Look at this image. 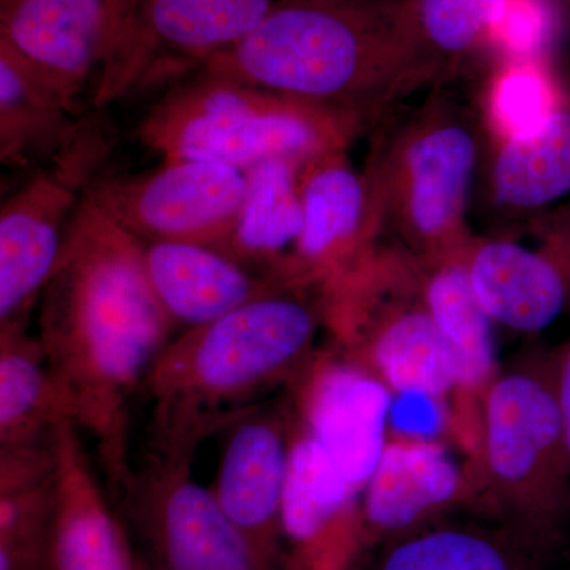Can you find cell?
Returning <instances> with one entry per match:
<instances>
[{"instance_id":"cell-18","label":"cell","mask_w":570,"mask_h":570,"mask_svg":"<svg viewBox=\"0 0 570 570\" xmlns=\"http://www.w3.org/2000/svg\"><path fill=\"white\" fill-rule=\"evenodd\" d=\"M56 489L51 570H145L115 502L97 479L81 430H52Z\"/></svg>"},{"instance_id":"cell-12","label":"cell","mask_w":570,"mask_h":570,"mask_svg":"<svg viewBox=\"0 0 570 570\" xmlns=\"http://www.w3.org/2000/svg\"><path fill=\"white\" fill-rule=\"evenodd\" d=\"M469 272L494 324L538 335L570 309V200L475 234Z\"/></svg>"},{"instance_id":"cell-5","label":"cell","mask_w":570,"mask_h":570,"mask_svg":"<svg viewBox=\"0 0 570 570\" xmlns=\"http://www.w3.org/2000/svg\"><path fill=\"white\" fill-rule=\"evenodd\" d=\"M557 347L502 367L479 403L471 456L478 509L560 549L570 530V456L554 382Z\"/></svg>"},{"instance_id":"cell-22","label":"cell","mask_w":570,"mask_h":570,"mask_svg":"<svg viewBox=\"0 0 570 570\" xmlns=\"http://www.w3.org/2000/svg\"><path fill=\"white\" fill-rule=\"evenodd\" d=\"M80 111L39 70L0 41V163L40 170L75 140Z\"/></svg>"},{"instance_id":"cell-8","label":"cell","mask_w":570,"mask_h":570,"mask_svg":"<svg viewBox=\"0 0 570 570\" xmlns=\"http://www.w3.org/2000/svg\"><path fill=\"white\" fill-rule=\"evenodd\" d=\"M322 303L330 343L393 395L456 396L455 358L423 299L417 257L381 242Z\"/></svg>"},{"instance_id":"cell-15","label":"cell","mask_w":570,"mask_h":570,"mask_svg":"<svg viewBox=\"0 0 570 570\" xmlns=\"http://www.w3.org/2000/svg\"><path fill=\"white\" fill-rule=\"evenodd\" d=\"M285 392L299 425L363 493L387 448L395 395L333 344Z\"/></svg>"},{"instance_id":"cell-20","label":"cell","mask_w":570,"mask_h":570,"mask_svg":"<svg viewBox=\"0 0 570 570\" xmlns=\"http://www.w3.org/2000/svg\"><path fill=\"white\" fill-rule=\"evenodd\" d=\"M146 275L176 328H194L279 288L292 287L198 243L142 242Z\"/></svg>"},{"instance_id":"cell-6","label":"cell","mask_w":570,"mask_h":570,"mask_svg":"<svg viewBox=\"0 0 570 570\" xmlns=\"http://www.w3.org/2000/svg\"><path fill=\"white\" fill-rule=\"evenodd\" d=\"M370 130L352 112L197 71L149 108L138 138L163 160H209L247 171L268 160L305 164L347 151Z\"/></svg>"},{"instance_id":"cell-10","label":"cell","mask_w":570,"mask_h":570,"mask_svg":"<svg viewBox=\"0 0 570 570\" xmlns=\"http://www.w3.org/2000/svg\"><path fill=\"white\" fill-rule=\"evenodd\" d=\"M97 112H86L75 140L3 200L0 325L29 322L59 264L70 225L110 156L115 135Z\"/></svg>"},{"instance_id":"cell-3","label":"cell","mask_w":570,"mask_h":570,"mask_svg":"<svg viewBox=\"0 0 570 570\" xmlns=\"http://www.w3.org/2000/svg\"><path fill=\"white\" fill-rule=\"evenodd\" d=\"M365 171L382 239L417 258L468 249L469 206L487 153L478 100L456 86H436L401 104L370 132Z\"/></svg>"},{"instance_id":"cell-23","label":"cell","mask_w":570,"mask_h":570,"mask_svg":"<svg viewBox=\"0 0 570 570\" xmlns=\"http://www.w3.org/2000/svg\"><path fill=\"white\" fill-rule=\"evenodd\" d=\"M51 436L0 445V570H51Z\"/></svg>"},{"instance_id":"cell-24","label":"cell","mask_w":570,"mask_h":570,"mask_svg":"<svg viewBox=\"0 0 570 570\" xmlns=\"http://www.w3.org/2000/svg\"><path fill=\"white\" fill-rule=\"evenodd\" d=\"M468 249L436 258H419L423 299L456 363V396L480 403L497 376L493 328L498 326L480 302Z\"/></svg>"},{"instance_id":"cell-4","label":"cell","mask_w":570,"mask_h":570,"mask_svg":"<svg viewBox=\"0 0 570 570\" xmlns=\"http://www.w3.org/2000/svg\"><path fill=\"white\" fill-rule=\"evenodd\" d=\"M322 333L321 295L279 288L174 336L142 392L153 414L206 423L217 434L234 412L291 387L322 347Z\"/></svg>"},{"instance_id":"cell-17","label":"cell","mask_w":570,"mask_h":570,"mask_svg":"<svg viewBox=\"0 0 570 570\" xmlns=\"http://www.w3.org/2000/svg\"><path fill=\"white\" fill-rule=\"evenodd\" d=\"M466 509L478 510L471 460L461 466L434 439L390 436L363 491V551Z\"/></svg>"},{"instance_id":"cell-7","label":"cell","mask_w":570,"mask_h":570,"mask_svg":"<svg viewBox=\"0 0 570 570\" xmlns=\"http://www.w3.org/2000/svg\"><path fill=\"white\" fill-rule=\"evenodd\" d=\"M208 436L205 426L151 417L141 449L110 491L142 568L284 570L194 478L195 452Z\"/></svg>"},{"instance_id":"cell-30","label":"cell","mask_w":570,"mask_h":570,"mask_svg":"<svg viewBox=\"0 0 570 570\" xmlns=\"http://www.w3.org/2000/svg\"><path fill=\"white\" fill-rule=\"evenodd\" d=\"M554 382H557L558 404H560L562 425L570 456V336L564 344L557 347L554 363Z\"/></svg>"},{"instance_id":"cell-11","label":"cell","mask_w":570,"mask_h":570,"mask_svg":"<svg viewBox=\"0 0 570 570\" xmlns=\"http://www.w3.org/2000/svg\"><path fill=\"white\" fill-rule=\"evenodd\" d=\"M245 193L242 168L171 159L141 174L100 175L86 198L141 242L220 247Z\"/></svg>"},{"instance_id":"cell-1","label":"cell","mask_w":570,"mask_h":570,"mask_svg":"<svg viewBox=\"0 0 570 570\" xmlns=\"http://www.w3.org/2000/svg\"><path fill=\"white\" fill-rule=\"evenodd\" d=\"M39 307L37 337L112 490L132 459L135 396L176 328L149 284L141 239L86 198Z\"/></svg>"},{"instance_id":"cell-29","label":"cell","mask_w":570,"mask_h":570,"mask_svg":"<svg viewBox=\"0 0 570 570\" xmlns=\"http://www.w3.org/2000/svg\"><path fill=\"white\" fill-rule=\"evenodd\" d=\"M562 36L564 22L557 0H504L491 31L490 58L550 61Z\"/></svg>"},{"instance_id":"cell-19","label":"cell","mask_w":570,"mask_h":570,"mask_svg":"<svg viewBox=\"0 0 570 570\" xmlns=\"http://www.w3.org/2000/svg\"><path fill=\"white\" fill-rule=\"evenodd\" d=\"M554 553L515 524L466 509L374 543L354 570H550Z\"/></svg>"},{"instance_id":"cell-25","label":"cell","mask_w":570,"mask_h":570,"mask_svg":"<svg viewBox=\"0 0 570 570\" xmlns=\"http://www.w3.org/2000/svg\"><path fill=\"white\" fill-rule=\"evenodd\" d=\"M276 159L246 171V193L230 234L217 249L287 283V266L302 235L299 168ZM291 285V284H288Z\"/></svg>"},{"instance_id":"cell-28","label":"cell","mask_w":570,"mask_h":570,"mask_svg":"<svg viewBox=\"0 0 570 570\" xmlns=\"http://www.w3.org/2000/svg\"><path fill=\"white\" fill-rule=\"evenodd\" d=\"M550 61L498 59L478 99L487 142L509 140L538 129L564 100Z\"/></svg>"},{"instance_id":"cell-27","label":"cell","mask_w":570,"mask_h":570,"mask_svg":"<svg viewBox=\"0 0 570 570\" xmlns=\"http://www.w3.org/2000/svg\"><path fill=\"white\" fill-rule=\"evenodd\" d=\"M504 0H404L409 22L436 86H455L490 56V36Z\"/></svg>"},{"instance_id":"cell-14","label":"cell","mask_w":570,"mask_h":570,"mask_svg":"<svg viewBox=\"0 0 570 570\" xmlns=\"http://www.w3.org/2000/svg\"><path fill=\"white\" fill-rule=\"evenodd\" d=\"M209 489L236 527L284 569L283 502L291 463L294 411L287 392L234 412Z\"/></svg>"},{"instance_id":"cell-26","label":"cell","mask_w":570,"mask_h":570,"mask_svg":"<svg viewBox=\"0 0 570 570\" xmlns=\"http://www.w3.org/2000/svg\"><path fill=\"white\" fill-rule=\"evenodd\" d=\"M66 420L75 422L73 401L29 322L0 325V445L48 438Z\"/></svg>"},{"instance_id":"cell-16","label":"cell","mask_w":570,"mask_h":570,"mask_svg":"<svg viewBox=\"0 0 570 570\" xmlns=\"http://www.w3.org/2000/svg\"><path fill=\"white\" fill-rule=\"evenodd\" d=\"M112 28L115 0H0V41L82 112L107 61Z\"/></svg>"},{"instance_id":"cell-2","label":"cell","mask_w":570,"mask_h":570,"mask_svg":"<svg viewBox=\"0 0 570 570\" xmlns=\"http://www.w3.org/2000/svg\"><path fill=\"white\" fill-rule=\"evenodd\" d=\"M206 73L352 112L371 127L434 88L404 0H276Z\"/></svg>"},{"instance_id":"cell-13","label":"cell","mask_w":570,"mask_h":570,"mask_svg":"<svg viewBox=\"0 0 570 570\" xmlns=\"http://www.w3.org/2000/svg\"><path fill=\"white\" fill-rule=\"evenodd\" d=\"M348 151L324 154L299 168L303 227L287 283L321 296L384 242L373 189Z\"/></svg>"},{"instance_id":"cell-9","label":"cell","mask_w":570,"mask_h":570,"mask_svg":"<svg viewBox=\"0 0 570 570\" xmlns=\"http://www.w3.org/2000/svg\"><path fill=\"white\" fill-rule=\"evenodd\" d=\"M276 0H115L107 61L92 110L197 73L245 40Z\"/></svg>"},{"instance_id":"cell-21","label":"cell","mask_w":570,"mask_h":570,"mask_svg":"<svg viewBox=\"0 0 570 570\" xmlns=\"http://www.w3.org/2000/svg\"><path fill=\"white\" fill-rule=\"evenodd\" d=\"M480 175L499 225L570 200V94L532 132L487 142Z\"/></svg>"},{"instance_id":"cell-31","label":"cell","mask_w":570,"mask_h":570,"mask_svg":"<svg viewBox=\"0 0 570 570\" xmlns=\"http://www.w3.org/2000/svg\"><path fill=\"white\" fill-rule=\"evenodd\" d=\"M560 6L562 22H564V33L570 32V0H557Z\"/></svg>"}]
</instances>
